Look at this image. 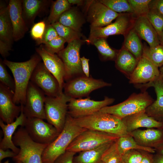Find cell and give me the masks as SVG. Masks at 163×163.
<instances>
[{
  "label": "cell",
  "instance_id": "681fc988",
  "mask_svg": "<svg viewBox=\"0 0 163 163\" xmlns=\"http://www.w3.org/2000/svg\"><path fill=\"white\" fill-rule=\"evenodd\" d=\"M143 157L141 163H153L154 155L149 152L142 151Z\"/></svg>",
  "mask_w": 163,
  "mask_h": 163
},
{
  "label": "cell",
  "instance_id": "d6a6232c",
  "mask_svg": "<svg viewBox=\"0 0 163 163\" xmlns=\"http://www.w3.org/2000/svg\"><path fill=\"white\" fill-rule=\"evenodd\" d=\"M142 56L158 67L163 66V45L160 44L154 47L143 45Z\"/></svg>",
  "mask_w": 163,
  "mask_h": 163
},
{
  "label": "cell",
  "instance_id": "ac0fdd59",
  "mask_svg": "<svg viewBox=\"0 0 163 163\" xmlns=\"http://www.w3.org/2000/svg\"><path fill=\"white\" fill-rule=\"evenodd\" d=\"M160 75L158 68L142 56L129 79L134 85L144 84L153 82Z\"/></svg>",
  "mask_w": 163,
  "mask_h": 163
},
{
  "label": "cell",
  "instance_id": "f5cc1de1",
  "mask_svg": "<svg viewBox=\"0 0 163 163\" xmlns=\"http://www.w3.org/2000/svg\"><path fill=\"white\" fill-rule=\"evenodd\" d=\"M155 149L157 153L163 155V144Z\"/></svg>",
  "mask_w": 163,
  "mask_h": 163
},
{
  "label": "cell",
  "instance_id": "ee69618b",
  "mask_svg": "<svg viewBox=\"0 0 163 163\" xmlns=\"http://www.w3.org/2000/svg\"><path fill=\"white\" fill-rule=\"evenodd\" d=\"M58 36L56 29L52 25L47 24L45 32L40 44H45Z\"/></svg>",
  "mask_w": 163,
  "mask_h": 163
},
{
  "label": "cell",
  "instance_id": "9f6ffc18",
  "mask_svg": "<svg viewBox=\"0 0 163 163\" xmlns=\"http://www.w3.org/2000/svg\"><path fill=\"white\" fill-rule=\"evenodd\" d=\"M0 163H10L9 161L8 160H7L5 161L4 162H0ZM15 163H22V162L19 161H15Z\"/></svg>",
  "mask_w": 163,
  "mask_h": 163
},
{
  "label": "cell",
  "instance_id": "74e56055",
  "mask_svg": "<svg viewBox=\"0 0 163 163\" xmlns=\"http://www.w3.org/2000/svg\"><path fill=\"white\" fill-rule=\"evenodd\" d=\"M146 16L156 30L159 37L163 30V15L156 9L150 8Z\"/></svg>",
  "mask_w": 163,
  "mask_h": 163
},
{
  "label": "cell",
  "instance_id": "5bb4252c",
  "mask_svg": "<svg viewBox=\"0 0 163 163\" xmlns=\"http://www.w3.org/2000/svg\"><path fill=\"white\" fill-rule=\"evenodd\" d=\"M46 97L43 92L30 81L27 90L25 103L22 106L27 117L46 119L44 110Z\"/></svg>",
  "mask_w": 163,
  "mask_h": 163
},
{
  "label": "cell",
  "instance_id": "83f0119b",
  "mask_svg": "<svg viewBox=\"0 0 163 163\" xmlns=\"http://www.w3.org/2000/svg\"><path fill=\"white\" fill-rule=\"evenodd\" d=\"M114 142L94 149L80 152L74 158L73 163H103L102 157L103 154Z\"/></svg>",
  "mask_w": 163,
  "mask_h": 163
},
{
  "label": "cell",
  "instance_id": "8d00e7d4",
  "mask_svg": "<svg viewBox=\"0 0 163 163\" xmlns=\"http://www.w3.org/2000/svg\"><path fill=\"white\" fill-rule=\"evenodd\" d=\"M102 160L103 163H121L122 162V155L118 149L116 141L104 153Z\"/></svg>",
  "mask_w": 163,
  "mask_h": 163
},
{
  "label": "cell",
  "instance_id": "6da1fadb",
  "mask_svg": "<svg viewBox=\"0 0 163 163\" xmlns=\"http://www.w3.org/2000/svg\"><path fill=\"white\" fill-rule=\"evenodd\" d=\"M41 59L38 54H35L24 62L3 60L4 64L9 69L14 76L15 89L13 100L15 104H20L23 107L24 105L27 90L32 75Z\"/></svg>",
  "mask_w": 163,
  "mask_h": 163
},
{
  "label": "cell",
  "instance_id": "7a4b0ae2",
  "mask_svg": "<svg viewBox=\"0 0 163 163\" xmlns=\"http://www.w3.org/2000/svg\"><path fill=\"white\" fill-rule=\"evenodd\" d=\"M87 129L81 127L75 121L73 117L68 113L62 131L44 149L42 155L43 163H54L64 153L73 140Z\"/></svg>",
  "mask_w": 163,
  "mask_h": 163
},
{
  "label": "cell",
  "instance_id": "d6986e66",
  "mask_svg": "<svg viewBox=\"0 0 163 163\" xmlns=\"http://www.w3.org/2000/svg\"><path fill=\"white\" fill-rule=\"evenodd\" d=\"M142 91H145L148 88L152 87L154 88L156 95V100L149 105L145 110L149 116L155 120L163 122V77L160 75L152 82L144 84L134 85Z\"/></svg>",
  "mask_w": 163,
  "mask_h": 163
},
{
  "label": "cell",
  "instance_id": "484cf974",
  "mask_svg": "<svg viewBox=\"0 0 163 163\" xmlns=\"http://www.w3.org/2000/svg\"><path fill=\"white\" fill-rule=\"evenodd\" d=\"M139 61L133 54L122 47L119 50L115 60V66L129 79Z\"/></svg>",
  "mask_w": 163,
  "mask_h": 163
},
{
  "label": "cell",
  "instance_id": "836d02e7",
  "mask_svg": "<svg viewBox=\"0 0 163 163\" xmlns=\"http://www.w3.org/2000/svg\"><path fill=\"white\" fill-rule=\"evenodd\" d=\"M71 6L68 0H57L54 2L47 19V24L57 22L62 14L69 9Z\"/></svg>",
  "mask_w": 163,
  "mask_h": 163
},
{
  "label": "cell",
  "instance_id": "ba28073f",
  "mask_svg": "<svg viewBox=\"0 0 163 163\" xmlns=\"http://www.w3.org/2000/svg\"><path fill=\"white\" fill-rule=\"evenodd\" d=\"M119 137L110 133L87 129L73 140L66 151L76 153L92 149L115 141Z\"/></svg>",
  "mask_w": 163,
  "mask_h": 163
},
{
  "label": "cell",
  "instance_id": "4316f807",
  "mask_svg": "<svg viewBox=\"0 0 163 163\" xmlns=\"http://www.w3.org/2000/svg\"><path fill=\"white\" fill-rule=\"evenodd\" d=\"M85 21L84 16L78 8L71 7L62 14L57 22L81 33V27Z\"/></svg>",
  "mask_w": 163,
  "mask_h": 163
},
{
  "label": "cell",
  "instance_id": "7c38bea8",
  "mask_svg": "<svg viewBox=\"0 0 163 163\" xmlns=\"http://www.w3.org/2000/svg\"><path fill=\"white\" fill-rule=\"evenodd\" d=\"M24 127L34 141L43 144H49L60 133L51 124L36 117H27Z\"/></svg>",
  "mask_w": 163,
  "mask_h": 163
},
{
  "label": "cell",
  "instance_id": "d590c367",
  "mask_svg": "<svg viewBox=\"0 0 163 163\" xmlns=\"http://www.w3.org/2000/svg\"><path fill=\"white\" fill-rule=\"evenodd\" d=\"M99 1L110 9L118 13H132L133 11L128 0H100Z\"/></svg>",
  "mask_w": 163,
  "mask_h": 163
},
{
  "label": "cell",
  "instance_id": "7dc6e473",
  "mask_svg": "<svg viewBox=\"0 0 163 163\" xmlns=\"http://www.w3.org/2000/svg\"><path fill=\"white\" fill-rule=\"evenodd\" d=\"M89 59L84 56L81 58L82 68L84 75L87 77H89Z\"/></svg>",
  "mask_w": 163,
  "mask_h": 163
},
{
  "label": "cell",
  "instance_id": "816d5d0a",
  "mask_svg": "<svg viewBox=\"0 0 163 163\" xmlns=\"http://www.w3.org/2000/svg\"><path fill=\"white\" fill-rule=\"evenodd\" d=\"M71 5H75L77 6H82L85 5L86 1L82 0H68Z\"/></svg>",
  "mask_w": 163,
  "mask_h": 163
},
{
  "label": "cell",
  "instance_id": "8fae6325",
  "mask_svg": "<svg viewBox=\"0 0 163 163\" xmlns=\"http://www.w3.org/2000/svg\"><path fill=\"white\" fill-rule=\"evenodd\" d=\"M85 11L90 27H103L110 24L119 15L99 0H86Z\"/></svg>",
  "mask_w": 163,
  "mask_h": 163
},
{
  "label": "cell",
  "instance_id": "f907efd6",
  "mask_svg": "<svg viewBox=\"0 0 163 163\" xmlns=\"http://www.w3.org/2000/svg\"><path fill=\"white\" fill-rule=\"evenodd\" d=\"M153 163H163V155L157 153L154 155Z\"/></svg>",
  "mask_w": 163,
  "mask_h": 163
},
{
  "label": "cell",
  "instance_id": "ffe728a7",
  "mask_svg": "<svg viewBox=\"0 0 163 163\" xmlns=\"http://www.w3.org/2000/svg\"><path fill=\"white\" fill-rule=\"evenodd\" d=\"M8 5L13 28V40L17 41L24 37L28 30L22 15V1L10 0Z\"/></svg>",
  "mask_w": 163,
  "mask_h": 163
},
{
  "label": "cell",
  "instance_id": "9a60e30c",
  "mask_svg": "<svg viewBox=\"0 0 163 163\" xmlns=\"http://www.w3.org/2000/svg\"><path fill=\"white\" fill-rule=\"evenodd\" d=\"M30 81L41 89L46 96L55 97L61 94L55 77L40 62L32 75Z\"/></svg>",
  "mask_w": 163,
  "mask_h": 163
},
{
  "label": "cell",
  "instance_id": "11a10c76",
  "mask_svg": "<svg viewBox=\"0 0 163 163\" xmlns=\"http://www.w3.org/2000/svg\"><path fill=\"white\" fill-rule=\"evenodd\" d=\"M159 70L160 72V75L163 77V66L160 67Z\"/></svg>",
  "mask_w": 163,
  "mask_h": 163
},
{
  "label": "cell",
  "instance_id": "cb8c5ba5",
  "mask_svg": "<svg viewBox=\"0 0 163 163\" xmlns=\"http://www.w3.org/2000/svg\"><path fill=\"white\" fill-rule=\"evenodd\" d=\"M133 28L140 38L146 41L150 47L160 44L158 33L146 16L137 17Z\"/></svg>",
  "mask_w": 163,
  "mask_h": 163
},
{
  "label": "cell",
  "instance_id": "4dcf8cb0",
  "mask_svg": "<svg viewBox=\"0 0 163 163\" xmlns=\"http://www.w3.org/2000/svg\"><path fill=\"white\" fill-rule=\"evenodd\" d=\"M122 47L139 60L142 56L143 45L141 38L133 28L125 36Z\"/></svg>",
  "mask_w": 163,
  "mask_h": 163
},
{
  "label": "cell",
  "instance_id": "44dd1931",
  "mask_svg": "<svg viewBox=\"0 0 163 163\" xmlns=\"http://www.w3.org/2000/svg\"><path fill=\"white\" fill-rule=\"evenodd\" d=\"M129 134L143 146L155 149L163 144V129H138Z\"/></svg>",
  "mask_w": 163,
  "mask_h": 163
},
{
  "label": "cell",
  "instance_id": "e575fe53",
  "mask_svg": "<svg viewBox=\"0 0 163 163\" xmlns=\"http://www.w3.org/2000/svg\"><path fill=\"white\" fill-rule=\"evenodd\" d=\"M51 24L56 29L59 36L63 38L68 43L75 40L81 39L82 36L81 33L64 26L58 22Z\"/></svg>",
  "mask_w": 163,
  "mask_h": 163
},
{
  "label": "cell",
  "instance_id": "b9f144b4",
  "mask_svg": "<svg viewBox=\"0 0 163 163\" xmlns=\"http://www.w3.org/2000/svg\"><path fill=\"white\" fill-rule=\"evenodd\" d=\"M46 26L45 21H41L34 24L31 27L30 31L31 36L38 45L40 44L42 40Z\"/></svg>",
  "mask_w": 163,
  "mask_h": 163
},
{
  "label": "cell",
  "instance_id": "277c9868",
  "mask_svg": "<svg viewBox=\"0 0 163 163\" xmlns=\"http://www.w3.org/2000/svg\"><path fill=\"white\" fill-rule=\"evenodd\" d=\"M12 140L14 145L19 148V152L13 158L14 160L22 163H43L42 155L48 144L34 141L23 126L14 133Z\"/></svg>",
  "mask_w": 163,
  "mask_h": 163
},
{
  "label": "cell",
  "instance_id": "680465c9",
  "mask_svg": "<svg viewBox=\"0 0 163 163\" xmlns=\"http://www.w3.org/2000/svg\"></svg>",
  "mask_w": 163,
  "mask_h": 163
},
{
  "label": "cell",
  "instance_id": "9c48e42d",
  "mask_svg": "<svg viewBox=\"0 0 163 163\" xmlns=\"http://www.w3.org/2000/svg\"><path fill=\"white\" fill-rule=\"evenodd\" d=\"M111 84L101 79H95L85 75L73 78L64 84V93L72 98H81L88 96L93 91L105 87L110 86Z\"/></svg>",
  "mask_w": 163,
  "mask_h": 163
},
{
  "label": "cell",
  "instance_id": "3957f363",
  "mask_svg": "<svg viewBox=\"0 0 163 163\" xmlns=\"http://www.w3.org/2000/svg\"><path fill=\"white\" fill-rule=\"evenodd\" d=\"M79 126L121 137L129 134L122 119L113 115L98 111L85 117L74 118Z\"/></svg>",
  "mask_w": 163,
  "mask_h": 163
},
{
  "label": "cell",
  "instance_id": "7402d4cb",
  "mask_svg": "<svg viewBox=\"0 0 163 163\" xmlns=\"http://www.w3.org/2000/svg\"><path fill=\"white\" fill-rule=\"evenodd\" d=\"M27 118L22 109L19 116L11 123L5 124L0 119V126L3 132V137L0 142V149L4 150L11 149L17 154L19 152V148L16 146L13 142V135L19 126L24 127Z\"/></svg>",
  "mask_w": 163,
  "mask_h": 163
},
{
  "label": "cell",
  "instance_id": "c3c4849f",
  "mask_svg": "<svg viewBox=\"0 0 163 163\" xmlns=\"http://www.w3.org/2000/svg\"><path fill=\"white\" fill-rule=\"evenodd\" d=\"M17 154L10 149L4 150L0 149V162L4 158H6L14 157Z\"/></svg>",
  "mask_w": 163,
  "mask_h": 163
},
{
  "label": "cell",
  "instance_id": "52a82bcc",
  "mask_svg": "<svg viewBox=\"0 0 163 163\" xmlns=\"http://www.w3.org/2000/svg\"><path fill=\"white\" fill-rule=\"evenodd\" d=\"M71 97L64 93L55 97L46 96L44 103L46 119L60 133L64 126Z\"/></svg>",
  "mask_w": 163,
  "mask_h": 163
},
{
  "label": "cell",
  "instance_id": "f546056e",
  "mask_svg": "<svg viewBox=\"0 0 163 163\" xmlns=\"http://www.w3.org/2000/svg\"><path fill=\"white\" fill-rule=\"evenodd\" d=\"M47 1L24 0L22 1V15L27 23H31L43 9Z\"/></svg>",
  "mask_w": 163,
  "mask_h": 163
},
{
  "label": "cell",
  "instance_id": "7bdbcfd3",
  "mask_svg": "<svg viewBox=\"0 0 163 163\" xmlns=\"http://www.w3.org/2000/svg\"><path fill=\"white\" fill-rule=\"evenodd\" d=\"M142 157V151L132 149L122 155V160L124 163H141Z\"/></svg>",
  "mask_w": 163,
  "mask_h": 163
},
{
  "label": "cell",
  "instance_id": "e0dca14e",
  "mask_svg": "<svg viewBox=\"0 0 163 163\" xmlns=\"http://www.w3.org/2000/svg\"><path fill=\"white\" fill-rule=\"evenodd\" d=\"M36 51L46 69L58 81L60 92L61 93H63L62 89L65 84V69L62 60L57 55L52 54L48 52L43 45H41L37 48Z\"/></svg>",
  "mask_w": 163,
  "mask_h": 163
},
{
  "label": "cell",
  "instance_id": "1f68e13d",
  "mask_svg": "<svg viewBox=\"0 0 163 163\" xmlns=\"http://www.w3.org/2000/svg\"><path fill=\"white\" fill-rule=\"evenodd\" d=\"M116 143L118 149L122 155L127 151L132 149L143 151L151 153H154L156 152L154 148L140 145L129 134L119 137L116 140Z\"/></svg>",
  "mask_w": 163,
  "mask_h": 163
},
{
  "label": "cell",
  "instance_id": "8992f818",
  "mask_svg": "<svg viewBox=\"0 0 163 163\" xmlns=\"http://www.w3.org/2000/svg\"><path fill=\"white\" fill-rule=\"evenodd\" d=\"M86 40H75L68 43L67 46L57 54L64 63L65 69L64 80L66 82L85 75L82 68L80 51Z\"/></svg>",
  "mask_w": 163,
  "mask_h": 163
},
{
  "label": "cell",
  "instance_id": "30bf717a",
  "mask_svg": "<svg viewBox=\"0 0 163 163\" xmlns=\"http://www.w3.org/2000/svg\"><path fill=\"white\" fill-rule=\"evenodd\" d=\"M137 17L132 13H121L113 23L106 26L90 27L88 38L102 37L121 34L124 36L133 28Z\"/></svg>",
  "mask_w": 163,
  "mask_h": 163
},
{
  "label": "cell",
  "instance_id": "2e32d148",
  "mask_svg": "<svg viewBox=\"0 0 163 163\" xmlns=\"http://www.w3.org/2000/svg\"><path fill=\"white\" fill-rule=\"evenodd\" d=\"M14 92L0 83V117L6 124L14 121L21 113L22 107L17 106L13 101Z\"/></svg>",
  "mask_w": 163,
  "mask_h": 163
},
{
  "label": "cell",
  "instance_id": "f1b7e54d",
  "mask_svg": "<svg viewBox=\"0 0 163 163\" xmlns=\"http://www.w3.org/2000/svg\"><path fill=\"white\" fill-rule=\"evenodd\" d=\"M88 44L94 45L97 48L100 57L104 61H115L119 50L111 48L107 43L106 38H92L86 40Z\"/></svg>",
  "mask_w": 163,
  "mask_h": 163
},
{
  "label": "cell",
  "instance_id": "bcb514c9",
  "mask_svg": "<svg viewBox=\"0 0 163 163\" xmlns=\"http://www.w3.org/2000/svg\"><path fill=\"white\" fill-rule=\"evenodd\" d=\"M149 6L150 8L156 9L163 15V0H151Z\"/></svg>",
  "mask_w": 163,
  "mask_h": 163
},
{
  "label": "cell",
  "instance_id": "f35d334b",
  "mask_svg": "<svg viewBox=\"0 0 163 163\" xmlns=\"http://www.w3.org/2000/svg\"><path fill=\"white\" fill-rule=\"evenodd\" d=\"M151 0H128L133 9L134 14L137 17L146 16L149 9Z\"/></svg>",
  "mask_w": 163,
  "mask_h": 163
},
{
  "label": "cell",
  "instance_id": "f6af8a7d",
  "mask_svg": "<svg viewBox=\"0 0 163 163\" xmlns=\"http://www.w3.org/2000/svg\"><path fill=\"white\" fill-rule=\"evenodd\" d=\"M76 153L66 151L59 156L54 163H73L75 155Z\"/></svg>",
  "mask_w": 163,
  "mask_h": 163
},
{
  "label": "cell",
  "instance_id": "603a6c76",
  "mask_svg": "<svg viewBox=\"0 0 163 163\" xmlns=\"http://www.w3.org/2000/svg\"><path fill=\"white\" fill-rule=\"evenodd\" d=\"M128 133L141 127L163 129V122L149 116L145 111L122 119Z\"/></svg>",
  "mask_w": 163,
  "mask_h": 163
},
{
  "label": "cell",
  "instance_id": "d4e9b609",
  "mask_svg": "<svg viewBox=\"0 0 163 163\" xmlns=\"http://www.w3.org/2000/svg\"><path fill=\"white\" fill-rule=\"evenodd\" d=\"M14 40L13 28L10 18L8 5L0 1V43L11 48Z\"/></svg>",
  "mask_w": 163,
  "mask_h": 163
},
{
  "label": "cell",
  "instance_id": "4fadbf2b",
  "mask_svg": "<svg viewBox=\"0 0 163 163\" xmlns=\"http://www.w3.org/2000/svg\"><path fill=\"white\" fill-rule=\"evenodd\" d=\"M112 98L105 97L101 101L91 100L89 97L78 99L71 98L68 103V113L74 118L86 116L99 111L114 101Z\"/></svg>",
  "mask_w": 163,
  "mask_h": 163
},
{
  "label": "cell",
  "instance_id": "5b68a950",
  "mask_svg": "<svg viewBox=\"0 0 163 163\" xmlns=\"http://www.w3.org/2000/svg\"><path fill=\"white\" fill-rule=\"evenodd\" d=\"M154 101L147 92L134 93L126 100L117 104L107 106L99 111L123 119L127 116L145 111Z\"/></svg>",
  "mask_w": 163,
  "mask_h": 163
},
{
  "label": "cell",
  "instance_id": "6f0895ef",
  "mask_svg": "<svg viewBox=\"0 0 163 163\" xmlns=\"http://www.w3.org/2000/svg\"><path fill=\"white\" fill-rule=\"evenodd\" d=\"M121 163H124L123 161Z\"/></svg>",
  "mask_w": 163,
  "mask_h": 163
},
{
  "label": "cell",
  "instance_id": "ab89813d",
  "mask_svg": "<svg viewBox=\"0 0 163 163\" xmlns=\"http://www.w3.org/2000/svg\"><path fill=\"white\" fill-rule=\"evenodd\" d=\"M3 61L0 60V82L11 91L14 92L15 85L14 80L10 75L5 67Z\"/></svg>",
  "mask_w": 163,
  "mask_h": 163
},
{
  "label": "cell",
  "instance_id": "db71d44e",
  "mask_svg": "<svg viewBox=\"0 0 163 163\" xmlns=\"http://www.w3.org/2000/svg\"><path fill=\"white\" fill-rule=\"evenodd\" d=\"M160 43L163 45V30L160 36L159 37Z\"/></svg>",
  "mask_w": 163,
  "mask_h": 163
},
{
  "label": "cell",
  "instance_id": "60d3db41",
  "mask_svg": "<svg viewBox=\"0 0 163 163\" xmlns=\"http://www.w3.org/2000/svg\"><path fill=\"white\" fill-rule=\"evenodd\" d=\"M66 41L58 36L43 46L45 49L52 54H58L63 50Z\"/></svg>",
  "mask_w": 163,
  "mask_h": 163
}]
</instances>
